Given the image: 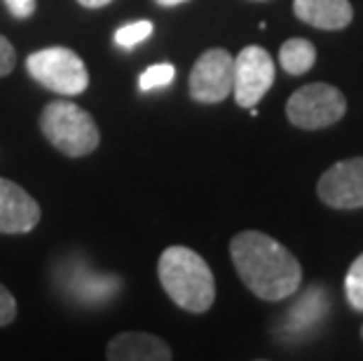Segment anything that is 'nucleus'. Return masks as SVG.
<instances>
[{
	"label": "nucleus",
	"mask_w": 363,
	"mask_h": 361,
	"mask_svg": "<svg viewBox=\"0 0 363 361\" xmlns=\"http://www.w3.org/2000/svg\"><path fill=\"white\" fill-rule=\"evenodd\" d=\"M82 7H89V10H99V7H106L111 5L113 0H78Z\"/></svg>",
	"instance_id": "20"
},
{
	"label": "nucleus",
	"mask_w": 363,
	"mask_h": 361,
	"mask_svg": "<svg viewBox=\"0 0 363 361\" xmlns=\"http://www.w3.org/2000/svg\"><path fill=\"white\" fill-rule=\"evenodd\" d=\"M253 3H265V0H253Z\"/></svg>",
	"instance_id": "22"
},
{
	"label": "nucleus",
	"mask_w": 363,
	"mask_h": 361,
	"mask_svg": "<svg viewBox=\"0 0 363 361\" xmlns=\"http://www.w3.org/2000/svg\"><path fill=\"white\" fill-rule=\"evenodd\" d=\"M26 71L45 89L61 96H78L89 87V73L78 52L68 48H45L26 57Z\"/></svg>",
	"instance_id": "4"
},
{
	"label": "nucleus",
	"mask_w": 363,
	"mask_h": 361,
	"mask_svg": "<svg viewBox=\"0 0 363 361\" xmlns=\"http://www.w3.org/2000/svg\"><path fill=\"white\" fill-rule=\"evenodd\" d=\"M316 195L333 209H361L363 206V157L335 162L321 174Z\"/></svg>",
	"instance_id": "8"
},
{
	"label": "nucleus",
	"mask_w": 363,
	"mask_h": 361,
	"mask_svg": "<svg viewBox=\"0 0 363 361\" xmlns=\"http://www.w3.org/2000/svg\"><path fill=\"white\" fill-rule=\"evenodd\" d=\"M361 335H363V326H361Z\"/></svg>",
	"instance_id": "23"
},
{
	"label": "nucleus",
	"mask_w": 363,
	"mask_h": 361,
	"mask_svg": "<svg viewBox=\"0 0 363 361\" xmlns=\"http://www.w3.org/2000/svg\"><path fill=\"white\" fill-rule=\"evenodd\" d=\"M150 33H152V21L148 19L134 21V24H127L115 30V45L122 50H131V48H136L138 43H143Z\"/></svg>",
	"instance_id": "15"
},
{
	"label": "nucleus",
	"mask_w": 363,
	"mask_h": 361,
	"mask_svg": "<svg viewBox=\"0 0 363 361\" xmlns=\"http://www.w3.org/2000/svg\"><path fill=\"white\" fill-rule=\"evenodd\" d=\"M3 3L14 19H28L38 7V0H3Z\"/></svg>",
	"instance_id": "19"
},
{
	"label": "nucleus",
	"mask_w": 363,
	"mask_h": 361,
	"mask_svg": "<svg viewBox=\"0 0 363 361\" xmlns=\"http://www.w3.org/2000/svg\"><path fill=\"white\" fill-rule=\"evenodd\" d=\"M274 61L260 45H249L235 57L233 94L237 106L253 109L274 84Z\"/></svg>",
	"instance_id": "7"
},
{
	"label": "nucleus",
	"mask_w": 363,
	"mask_h": 361,
	"mask_svg": "<svg viewBox=\"0 0 363 361\" xmlns=\"http://www.w3.org/2000/svg\"><path fill=\"white\" fill-rule=\"evenodd\" d=\"M347 99L333 84L312 82L296 89L286 101L291 125L300 129H323L345 118Z\"/></svg>",
	"instance_id": "5"
},
{
	"label": "nucleus",
	"mask_w": 363,
	"mask_h": 361,
	"mask_svg": "<svg viewBox=\"0 0 363 361\" xmlns=\"http://www.w3.org/2000/svg\"><path fill=\"white\" fill-rule=\"evenodd\" d=\"M14 66H17V50H14V45L7 40L3 33H0V78L10 75L14 71Z\"/></svg>",
	"instance_id": "18"
},
{
	"label": "nucleus",
	"mask_w": 363,
	"mask_h": 361,
	"mask_svg": "<svg viewBox=\"0 0 363 361\" xmlns=\"http://www.w3.org/2000/svg\"><path fill=\"white\" fill-rule=\"evenodd\" d=\"M328 312V294L319 287L307 289V294L291 307L289 326L291 331H305V328L316 326Z\"/></svg>",
	"instance_id": "12"
},
{
	"label": "nucleus",
	"mask_w": 363,
	"mask_h": 361,
	"mask_svg": "<svg viewBox=\"0 0 363 361\" xmlns=\"http://www.w3.org/2000/svg\"><path fill=\"white\" fill-rule=\"evenodd\" d=\"M176 75V68L172 64H155L150 68L138 75V89L141 91H150V89H160V87H167L172 84Z\"/></svg>",
	"instance_id": "16"
},
{
	"label": "nucleus",
	"mask_w": 363,
	"mask_h": 361,
	"mask_svg": "<svg viewBox=\"0 0 363 361\" xmlns=\"http://www.w3.org/2000/svg\"><path fill=\"white\" fill-rule=\"evenodd\" d=\"M40 132L59 152L68 157H84L101 141L94 118L73 101H52L40 113Z\"/></svg>",
	"instance_id": "3"
},
{
	"label": "nucleus",
	"mask_w": 363,
	"mask_h": 361,
	"mask_svg": "<svg viewBox=\"0 0 363 361\" xmlns=\"http://www.w3.org/2000/svg\"><path fill=\"white\" fill-rule=\"evenodd\" d=\"M40 223V204L19 183L0 179V235H26Z\"/></svg>",
	"instance_id": "9"
},
{
	"label": "nucleus",
	"mask_w": 363,
	"mask_h": 361,
	"mask_svg": "<svg viewBox=\"0 0 363 361\" xmlns=\"http://www.w3.org/2000/svg\"><path fill=\"white\" fill-rule=\"evenodd\" d=\"M17 319V298L0 284V326H7Z\"/></svg>",
	"instance_id": "17"
},
{
	"label": "nucleus",
	"mask_w": 363,
	"mask_h": 361,
	"mask_svg": "<svg viewBox=\"0 0 363 361\" xmlns=\"http://www.w3.org/2000/svg\"><path fill=\"white\" fill-rule=\"evenodd\" d=\"M235 270L246 289L260 301H284L300 289L303 267L293 253L258 230L239 233L230 242Z\"/></svg>",
	"instance_id": "1"
},
{
	"label": "nucleus",
	"mask_w": 363,
	"mask_h": 361,
	"mask_svg": "<svg viewBox=\"0 0 363 361\" xmlns=\"http://www.w3.org/2000/svg\"><path fill=\"white\" fill-rule=\"evenodd\" d=\"M106 357L111 361H169L172 348L162 338L145 331H122L108 343Z\"/></svg>",
	"instance_id": "10"
},
{
	"label": "nucleus",
	"mask_w": 363,
	"mask_h": 361,
	"mask_svg": "<svg viewBox=\"0 0 363 361\" xmlns=\"http://www.w3.org/2000/svg\"><path fill=\"white\" fill-rule=\"evenodd\" d=\"M235 80V57L228 50H206L195 61L188 78L190 96L197 104H220L233 94Z\"/></svg>",
	"instance_id": "6"
},
{
	"label": "nucleus",
	"mask_w": 363,
	"mask_h": 361,
	"mask_svg": "<svg viewBox=\"0 0 363 361\" xmlns=\"http://www.w3.org/2000/svg\"><path fill=\"white\" fill-rule=\"evenodd\" d=\"M279 64L289 75H303L316 64V48L307 38H289L279 50Z\"/></svg>",
	"instance_id": "13"
},
{
	"label": "nucleus",
	"mask_w": 363,
	"mask_h": 361,
	"mask_svg": "<svg viewBox=\"0 0 363 361\" xmlns=\"http://www.w3.org/2000/svg\"><path fill=\"white\" fill-rule=\"evenodd\" d=\"M345 296L357 312H363V253L354 260L345 277Z\"/></svg>",
	"instance_id": "14"
},
{
	"label": "nucleus",
	"mask_w": 363,
	"mask_h": 361,
	"mask_svg": "<svg viewBox=\"0 0 363 361\" xmlns=\"http://www.w3.org/2000/svg\"><path fill=\"white\" fill-rule=\"evenodd\" d=\"M293 12L300 21L321 30H342L354 19L350 0H293Z\"/></svg>",
	"instance_id": "11"
},
{
	"label": "nucleus",
	"mask_w": 363,
	"mask_h": 361,
	"mask_svg": "<svg viewBox=\"0 0 363 361\" xmlns=\"http://www.w3.org/2000/svg\"><path fill=\"white\" fill-rule=\"evenodd\" d=\"M157 277L172 301L192 314H202L216 301V279L211 267L197 251L169 247L157 260Z\"/></svg>",
	"instance_id": "2"
},
{
	"label": "nucleus",
	"mask_w": 363,
	"mask_h": 361,
	"mask_svg": "<svg viewBox=\"0 0 363 361\" xmlns=\"http://www.w3.org/2000/svg\"><path fill=\"white\" fill-rule=\"evenodd\" d=\"M160 7H176V5H183L188 3V0H155Z\"/></svg>",
	"instance_id": "21"
}]
</instances>
